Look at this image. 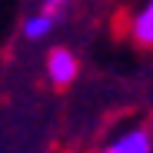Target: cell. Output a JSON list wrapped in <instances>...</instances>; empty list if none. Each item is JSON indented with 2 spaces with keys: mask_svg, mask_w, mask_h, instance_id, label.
<instances>
[{
  "mask_svg": "<svg viewBox=\"0 0 153 153\" xmlns=\"http://www.w3.org/2000/svg\"><path fill=\"white\" fill-rule=\"evenodd\" d=\"M100 153H153V130L146 123L126 126V130L117 133Z\"/></svg>",
  "mask_w": 153,
  "mask_h": 153,
  "instance_id": "cell-1",
  "label": "cell"
},
{
  "mask_svg": "<svg viewBox=\"0 0 153 153\" xmlns=\"http://www.w3.org/2000/svg\"><path fill=\"white\" fill-rule=\"evenodd\" d=\"M76 73H80V60L73 57V50L67 47H53L47 53V76L53 87H70L76 80Z\"/></svg>",
  "mask_w": 153,
  "mask_h": 153,
  "instance_id": "cell-2",
  "label": "cell"
},
{
  "mask_svg": "<svg viewBox=\"0 0 153 153\" xmlns=\"http://www.w3.org/2000/svg\"><path fill=\"white\" fill-rule=\"evenodd\" d=\"M57 17H50V13H43V10H33V13H27L23 17V23H20V33H23V40H30V43H40V40H47L50 33L57 30Z\"/></svg>",
  "mask_w": 153,
  "mask_h": 153,
  "instance_id": "cell-3",
  "label": "cell"
},
{
  "mask_svg": "<svg viewBox=\"0 0 153 153\" xmlns=\"http://www.w3.org/2000/svg\"><path fill=\"white\" fill-rule=\"evenodd\" d=\"M130 37L137 47H153V0H143L130 20Z\"/></svg>",
  "mask_w": 153,
  "mask_h": 153,
  "instance_id": "cell-4",
  "label": "cell"
},
{
  "mask_svg": "<svg viewBox=\"0 0 153 153\" xmlns=\"http://www.w3.org/2000/svg\"><path fill=\"white\" fill-rule=\"evenodd\" d=\"M70 4H73V0H40V10L60 20V17H63V13L70 10Z\"/></svg>",
  "mask_w": 153,
  "mask_h": 153,
  "instance_id": "cell-5",
  "label": "cell"
}]
</instances>
